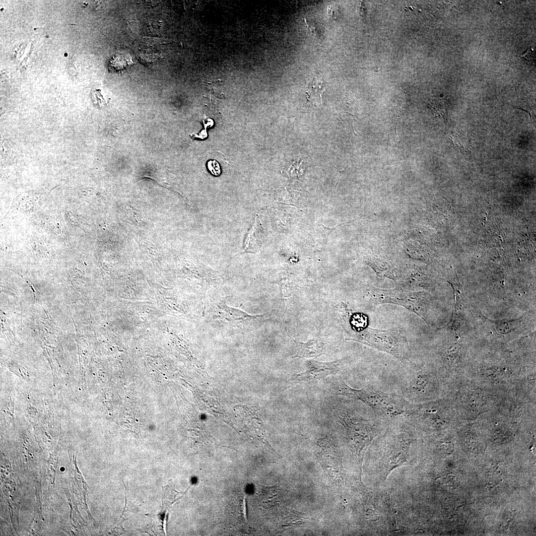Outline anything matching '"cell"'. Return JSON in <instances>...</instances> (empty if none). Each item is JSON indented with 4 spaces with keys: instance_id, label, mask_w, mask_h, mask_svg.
<instances>
[{
    "instance_id": "9c48e42d",
    "label": "cell",
    "mask_w": 536,
    "mask_h": 536,
    "mask_svg": "<svg viewBox=\"0 0 536 536\" xmlns=\"http://www.w3.org/2000/svg\"><path fill=\"white\" fill-rule=\"evenodd\" d=\"M162 506L160 513L153 519L151 524L147 528L146 532L151 531L154 534H164L163 524L166 519V516L170 507L176 500L178 493L174 488L173 483L170 482L163 487Z\"/></svg>"
},
{
    "instance_id": "7a4b0ae2",
    "label": "cell",
    "mask_w": 536,
    "mask_h": 536,
    "mask_svg": "<svg viewBox=\"0 0 536 536\" xmlns=\"http://www.w3.org/2000/svg\"><path fill=\"white\" fill-rule=\"evenodd\" d=\"M349 336V339L389 353L405 364L411 357L406 335L402 328L375 329L368 327L367 323L350 333Z\"/></svg>"
},
{
    "instance_id": "ba28073f",
    "label": "cell",
    "mask_w": 536,
    "mask_h": 536,
    "mask_svg": "<svg viewBox=\"0 0 536 536\" xmlns=\"http://www.w3.org/2000/svg\"><path fill=\"white\" fill-rule=\"evenodd\" d=\"M339 361L321 362L315 360L308 361L305 370L294 375L298 381H309L321 380L331 375L337 373L340 369Z\"/></svg>"
},
{
    "instance_id": "8992f818",
    "label": "cell",
    "mask_w": 536,
    "mask_h": 536,
    "mask_svg": "<svg viewBox=\"0 0 536 536\" xmlns=\"http://www.w3.org/2000/svg\"><path fill=\"white\" fill-rule=\"evenodd\" d=\"M401 376L402 395L409 402L419 403L433 389V380L428 373L412 367Z\"/></svg>"
},
{
    "instance_id": "3957f363",
    "label": "cell",
    "mask_w": 536,
    "mask_h": 536,
    "mask_svg": "<svg viewBox=\"0 0 536 536\" xmlns=\"http://www.w3.org/2000/svg\"><path fill=\"white\" fill-rule=\"evenodd\" d=\"M335 412L346 430L351 450L359 456L380 432L377 423L381 418H367L346 407H339Z\"/></svg>"
},
{
    "instance_id": "4fadbf2b",
    "label": "cell",
    "mask_w": 536,
    "mask_h": 536,
    "mask_svg": "<svg viewBox=\"0 0 536 536\" xmlns=\"http://www.w3.org/2000/svg\"><path fill=\"white\" fill-rule=\"evenodd\" d=\"M207 168L211 173L214 176H219L221 173L219 164L215 160H209L207 162Z\"/></svg>"
},
{
    "instance_id": "7c38bea8",
    "label": "cell",
    "mask_w": 536,
    "mask_h": 536,
    "mask_svg": "<svg viewBox=\"0 0 536 536\" xmlns=\"http://www.w3.org/2000/svg\"><path fill=\"white\" fill-rule=\"evenodd\" d=\"M326 84L320 78L315 77L309 83L306 92L307 99L314 105H319L322 103V94L325 90Z\"/></svg>"
},
{
    "instance_id": "6da1fadb",
    "label": "cell",
    "mask_w": 536,
    "mask_h": 536,
    "mask_svg": "<svg viewBox=\"0 0 536 536\" xmlns=\"http://www.w3.org/2000/svg\"><path fill=\"white\" fill-rule=\"evenodd\" d=\"M338 393L361 401L379 418L391 422L403 417L409 403L402 395L386 393L372 387L356 389L342 381L339 383Z\"/></svg>"
},
{
    "instance_id": "9a60e30c",
    "label": "cell",
    "mask_w": 536,
    "mask_h": 536,
    "mask_svg": "<svg viewBox=\"0 0 536 536\" xmlns=\"http://www.w3.org/2000/svg\"><path fill=\"white\" fill-rule=\"evenodd\" d=\"M450 139L454 145L462 152H467V150L465 148L464 144L459 136L454 134L450 137Z\"/></svg>"
},
{
    "instance_id": "5bb4252c",
    "label": "cell",
    "mask_w": 536,
    "mask_h": 536,
    "mask_svg": "<svg viewBox=\"0 0 536 536\" xmlns=\"http://www.w3.org/2000/svg\"><path fill=\"white\" fill-rule=\"evenodd\" d=\"M429 106L435 116L441 117L446 119V110L443 107L440 105L435 104L434 103H430Z\"/></svg>"
},
{
    "instance_id": "277c9868",
    "label": "cell",
    "mask_w": 536,
    "mask_h": 536,
    "mask_svg": "<svg viewBox=\"0 0 536 536\" xmlns=\"http://www.w3.org/2000/svg\"><path fill=\"white\" fill-rule=\"evenodd\" d=\"M226 299L219 297L211 304L207 311L210 320L226 330L249 331L265 315H250L240 309L229 306Z\"/></svg>"
},
{
    "instance_id": "52a82bcc",
    "label": "cell",
    "mask_w": 536,
    "mask_h": 536,
    "mask_svg": "<svg viewBox=\"0 0 536 536\" xmlns=\"http://www.w3.org/2000/svg\"><path fill=\"white\" fill-rule=\"evenodd\" d=\"M319 447L318 457L323 468L329 476L338 484L344 482L339 451L334 439L330 436H325L317 440Z\"/></svg>"
},
{
    "instance_id": "30bf717a",
    "label": "cell",
    "mask_w": 536,
    "mask_h": 536,
    "mask_svg": "<svg viewBox=\"0 0 536 536\" xmlns=\"http://www.w3.org/2000/svg\"><path fill=\"white\" fill-rule=\"evenodd\" d=\"M264 239V229L259 215L257 214L254 223L245 235L243 244L244 252L256 253L261 247Z\"/></svg>"
},
{
    "instance_id": "8fae6325",
    "label": "cell",
    "mask_w": 536,
    "mask_h": 536,
    "mask_svg": "<svg viewBox=\"0 0 536 536\" xmlns=\"http://www.w3.org/2000/svg\"><path fill=\"white\" fill-rule=\"evenodd\" d=\"M293 340L295 342L297 348L296 353L294 357H317L325 353L324 344L320 339H313L306 343L300 342L294 339Z\"/></svg>"
},
{
    "instance_id": "5b68a950",
    "label": "cell",
    "mask_w": 536,
    "mask_h": 536,
    "mask_svg": "<svg viewBox=\"0 0 536 536\" xmlns=\"http://www.w3.org/2000/svg\"><path fill=\"white\" fill-rule=\"evenodd\" d=\"M368 295L375 306L390 303L404 307L422 318L421 293L400 288L382 289L370 285Z\"/></svg>"
},
{
    "instance_id": "2e32d148",
    "label": "cell",
    "mask_w": 536,
    "mask_h": 536,
    "mask_svg": "<svg viewBox=\"0 0 536 536\" xmlns=\"http://www.w3.org/2000/svg\"><path fill=\"white\" fill-rule=\"evenodd\" d=\"M518 57L521 58H523L527 61L531 62H535L536 54L535 51L532 48L528 49L526 52Z\"/></svg>"
}]
</instances>
